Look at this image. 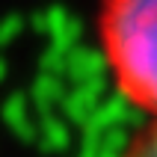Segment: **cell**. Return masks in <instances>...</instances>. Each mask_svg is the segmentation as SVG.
Returning <instances> with one entry per match:
<instances>
[{"mask_svg": "<svg viewBox=\"0 0 157 157\" xmlns=\"http://www.w3.org/2000/svg\"><path fill=\"white\" fill-rule=\"evenodd\" d=\"M98 36L122 95L157 119V0H101Z\"/></svg>", "mask_w": 157, "mask_h": 157, "instance_id": "6da1fadb", "label": "cell"}, {"mask_svg": "<svg viewBox=\"0 0 157 157\" xmlns=\"http://www.w3.org/2000/svg\"><path fill=\"white\" fill-rule=\"evenodd\" d=\"M116 157H157V119H148Z\"/></svg>", "mask_w": 157, "mask_h": 157, "instance_id": "7a4b0ae2", "label": "cell"}]
</instances>
